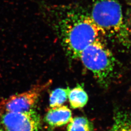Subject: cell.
I'll return each mask as SVG.
<instances>
[{
    "label": "cell",
    "mask_w": 131,
    "mask_h": 131,
    "mask_svg": "<svg viewBox=\"0 0 131 131\" xmlns=\"http://www.w3.org/2000/svg\"><path fill=\"white\" fill-rule=\"evenodd\" d=\"M61 12L56 25L62 46L68 56L79 58L85 48L104 35L83 8L70 7Z\"/></svg>",
    "instance_id": "cell-1"
},
{
    "label": "cell",
    "mask_w": 131,
    "mask_h": 131,
    "mask_svg": "<svg viewBox=\"0 0 131 131\" xmlns=\"http://www.w3.org/2000/svg\"><path fill=\"white\" fill-rule=\"evenodd\" d=\"M90 15L104 36L131 46L130 35L118 0H93Z\"/></svg>",
    "instance_id": "cell-2"
},
{
    "label": "cell",
    "mask_w": 131,
    "mask_h": 131,
    "mask_svg": "<svg viewBox=\"0 0 131 131\" xmlns=\"http://www.w3.org/2000/svg\"><path fill=\"white\" fill-rule=\"evenodd\" d=\"M79 59L101 86L107 88L110 85L116 75L117 61L102 39L85 48Z\"/></svg>",
    "instance_id": "cell-3"
},
{
    "label": "cell",
    "mask_w": 131,
    "mask_h": 131,
    "mask_svg": "<svg viewBox=\"0 0 131 131\" xmlns=\"http://www.w3.org/2000/svg\"><path fill=\"white\" fill-rule=\"evenodd\" d=\"M41 118L33 109L19 112H0V127L4 131H41Z\"/></svg>",
    "instance_id": "cell-4"
},
{
    "label": "cell",
    "mask_w": 131,
    "mask_h": 131,
    "mask_svg": "<svg viewBox=\"0 0 131 131\" xmlns=\"http://www.w3.org/2000/svg\"><path fill=\"white\" fill-rule=\"evenodd\" d=\"M52 83L50 80L37 84L27 91L5 99L0 103V112H19L32 109L41 94Z\"/></svg>",
    "instance_id": "cell-5"
},
{
    "label": "cell",
    "mask_w": 131,
    "mask_h": 131,
    "mask_svg": "<svg viewBox=\"0 0 131 131\" xmlns=\"http://www.w3.org/2000/svg\"><path fill=\"white\" fill-rule=\"evenodd\" d=\"M72 118V112L70 109L67 106L61 105L50 107L45 115V121L53 128L68 124Z\"/></svg>",
    "instance_id": "cell-6"
},
{
    "label": "cell",
    "mask_w": 131,
    "mask_h": 131,
    "mask_svg": "<svg viewBox=\"0 0 131 131\" xmlns=\"http://www.w3.org/2000/svg\"><path fill=\"white\" fill-rule=\"evenodd\" d=\"M68 99L70 106L73 109L84 107L89 100L88 95L82 85H77L72 89H70Z\"/></svg>",
    "instance_id": "cell-7"
},
{
    "label": "cell",
    "mask_w": 131,
    "mask_h": 131,
    "mask_svg": "<svg viewBox=\"0 0 131 131\" xmlns=\"http://www.w3.org/2000/svg\"><path fill=\"white\" fill-rule=\"evenodd\" d=\"M113 125L117 131H131V116L125 111L117 109L114 116Z\"/></svg>",
    "instance_id": "cell-8"
},
{
    "label": "cell",
    "mask_w": 131,
    "mask_h": 131,
    "mask_svg": "<svg viewBox=\"0 0 131 131\" xmlns=\"http://www.w3.org/2000/svg\"><path fill=\"white\" fill-rule=\"evenodd\" d=\"M67 131H94V127L87 117H77L68 123Z\"/></svg>",
    "instance_id": "cell-9"
},
{
    "label": "cell",
    "mask_w": 131,
    "mask_h": 131,
    "mask_svg": "<svg viewBox=\"0 0 131 131\" xmlns=\"http://www.w3.org/2000/svg\"><path fill=\"white\" fill-rule=\"evenodd\" d=\"M70 88H58L51 92L49 99L50 107L63 105L68 99Z\"/></svg>",
    "instance_id": "cell-10"
},
{
    "label": "cell",
    "mask_w": 131,
    "mask_h": 131,
    "mask_svg": "<svg viewBox=\"0 0 131 131\" xmlns=\"http://www.w3.org/2000/svg\"><path fill=\"white\" fill-rule=\"evenodd\" d=\"M110 131H116V128H115V127L114 126H113L112 125V128H111V130Z\"/></svg>",
    "instance_id": "cell-11"
},
{
    "label": "cell",
    "mask_w": 131,
    "mask_h": 131,
    "mask_svg": "<svg viewBox=\"0 0 131 131\" xmlns=\"http://www.w3.org/2000/svg\"><path fill=\"white\" fill-rule=\"evenodd\" d=\"M0 131H4V130L3 129H2L1 127H0Z\"/></svg>",
    "instance_id": "cell-12"
},
{
    "label": "cell",
    "mask_w": 131,
    "mask_h": 131,
    "mask_svg": "<svg viewBox=\"0 0 131 131\" xmlns=\"http://www.w3.org/2000/svg\"><path fill=\"white\" fill-rule=\"evenodd\" d=\"M52 131V130H50V131Z\"/></svg>",
    "instance_id": "cell-13"
}]
</instances>
